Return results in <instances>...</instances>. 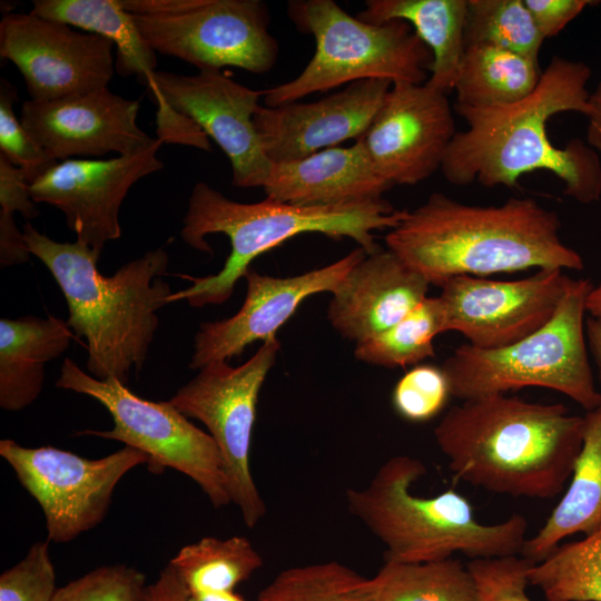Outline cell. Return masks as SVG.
I'll list each match as a JSON object with an SVG mask.
<instances>
[{"instance_id": "cell-1", "label": "cell", "mask_w": 601, "mask_h": 601, "mask_svg": "<svg viewBox=\"0 0 601 601\" xmlns=\"http://www.w3.org/2000/svg\"><path fill=\"white\" fill-rule=\"evenodd\" d=\"M590 67L554 56L535 89L504 106L471 108L454 104L467 128L451 141L441 171L452 185L477 181L485 187H514L521 176L546 170L564 184V195L581 204L601 198V160L579 138L564 147L551 142L548 120L561 112H590Z\"/></svg>"}, {"instance_id": "cell-2", "label": "cell", "mask_w": 601, "mask_h": 601, "mask_svg": "<svg viewBox=\"0 0 601 601\" xmlns=\"http://www.w3.org/2000/svg\"><path fill=\"white\" fill-rule=\"evenodd\" d=\"M560 228L559 215L533 198L474 206L433 193L406 211L385 243L430 285L441 287L460 275L583 269L581 255L561 240Z\"/></svg>"}, {"instance_id": "cell-3", "label": "cell", "mask_w": 601, "mask_h": 601, "mask_svg": "<svg viewBox=\"0 0 601 601\" xmlns=\"http://www.w3.org/2000/svg\"><path fill=\"white\" fill-rule=\"evenodd\" d=\"M584 416L562 403L490 394L451 407L434 428L455 477L489 492L549 500L580 453Z\"/></svg>"}, {"instance_id": "cell-4", "label": "cell", "mask_w": 601, "mask_h": 601, "mask_svg": "<svg viewBox=\"0 0 601 601\" xmlns=\"http://www.w3.org/2000/svg\"><path fill=\"white\" fill-rule=\"evenodd\" d=\"M28 250L49 269L68 305V326L86 339L87 370L98 380L126 385L140 372L158 328L157 311L173 294L162 279L169 257L162 248L145 253L111 276L97 267L101 252L76 240L56 242L27 221Z\"/></svg>"}, {"instance_id": "cell-5", "label": "cell", "mask_w": 601, "mask_h": 601, "mask_svg": "<svg viewBox=\"0 0 601 601\" xmlns=\"http://www.w3.org/2000/svg\"><path fill=\"white\" fill-rule=\"evenodd\" d=\"M406 211L384 198L333 206H297L269 198L239 203L199 181L188 200L181 239L194 249L211 253L205 237L221 233L229 238L231 252L217 274L186 276L191 285L173 293L169 303L187 300L193 307H204L226 302L256 257L305 233L348 237L373 254L381 248L374 231L394 228Z\"/></svg>"}, {"instance_id": "cell-6", "label": "cell", "mask_w": 601, "mask_h": 601, "mask_svg": "<svg viewBox=\"0 0 601 601\" xmlns=\"http://www.w3.org/2000/svg\"><path fill=\"white\" fill-rule=\"evenodd\" d=\"M426 473L422 461L396 455L384 462L363 489H348L346 502L385 546V561L422 563L460 552L471 560L519 555L528 521L512 514L503 522H479L471 503L453 489L425 497L412 485Z\"/></svg>"}, {"instance_id": "cell-7", "label": "cell", "mask_w": 601, "mask_h": 601, "mask_svg": "<svg viewBox=\"0 0 601 601\" xmlns=\"http://www.w3.org/2000/svg\"><path fill=\"white\" fill-rule=\"evenodd\" d=\"M593 285L571 278L552 319L501 348L464 344L444 361L451 396L466 401L524 387L556 391L591 411L601 405L585 337V299Z\"/></svg>"}, {"instance_id": "cell-8", "label": "cell", "mask_w": 601, "mask_h": 601, "mask_svg": "<svg viewBox=\"0 0 601 601\" xmlns=\"http://www.w3.org/2000/svg\"><path fill=\"white\" fill-rule=\"evenodd\" d=\"M287 16L298 31L313 36L315 52L296 78L263 90L266 107L359 80L420 85L428 79L432 53L404 21L368 23L332 0H292Z\"/></svg>"}, {"instance_id": "cell-9", "label": "cell", "mask_w": 601, "mask_h": 601, "mask_svg": "<svg viewBox=\"0 0 601 601\" xmlns=\"http://www.w3.org/2000/svg\"><path fill=\"white\" fill-rule=\"evenodd\" d=\"M155 52L198 70L236 67L262 75L273 69L278 43L260 0H120Z\"/></svg>"}, {"instance_id": "cell-10", "label": "cell", "mask_w": 601, "mask_h": 601, "mask_svg": "<svg viewBox=\"0 0 601 601\" xmlns=\"http://www.w3.org/2000/svg\"><path fill=\"white\" fill-rule=\"evenodd\" d=\"M56 386L88 395L110 413L114 427L78 434L122 442L148 456L152 473L174 469L190 477L214 508L231 503L220 452L210 434L195 426L169 401L152 402L115 378L98 380L66 358Z\"/></svg>"}, {"instance_id": "cell-11", "label": "cell", "mask_w": 601, "mask_h": 601, "mask_svg": "<svg viewBox=\"0 0 601 601\" xmlns=\"http://www.w3.org/2000/svg\"><path fill=\"white\" fill-rule=\"evenodd\" d=\"M279 348V341L273 338L237 367L227 361L209 363L168 400L209 431L221 455L231 503L239 508L247 528H254L266 513L250 472L249 454L259 391Z\"/></svg>"}, {"instance_id": "cell-12", "label": "cell", "mask_w": 601, "mask_h": 601, "mask_svg": "<svg viewBox=\"0 0 601 601\" xmlns=\"http://www.w3.org/2000/svg\"><path fill=\"white\" fill-rule=\"evenodd\" d=\"M0 455L46 518L48 541L70 542L106 516L118 482L148 456L125 445L97 460L53 446L24 447L0 441Z\"/></svg>"}, {"instance_id": "cell-13", "label": "cell", "mask_w": 601, "mask_h": 601, "mask_svg": "<svg viewBox=\"0 0 601 601\" xmlns=\"http://www.w3.org/2000/svg\"><path fill=\"white\" fill-rule=\"evenodd\" d=\"M141 83L156 105L165 104L186 116L215 140L230 161L234 186L265 185L273 162L254 124L263 90H253L220 70L195 75L155 71Z\"/></svg>"}, {"instance_id": "cell-14", "label": "cell", "mask_w": 601, "mask_h": 601, "mask_svg": "<svg viewBox=\"0 0 601 601\" xmlns=\"http://www.w3.org/2000/svg\"><path fill=\"white\" fill-rule=\"evenodd\" d=\"M107 39L32 12L6 13L0 56L16 65L36 101H52L106 88L114 75Z\"/></svg>"}, {"instance_id": "cell-15", "label": "cell", "mask_w": 601, "mask_h": 601, "mask_svg": "<svg viewBox=\"0 0 601 601\" xmlns=\"http://www.w3.org/2000/svg\"><path fill=\"white\" fill-rule=\"evenodd\" d=\"M570 280L561 269H539L518 280L452 277L439 296L445 331L461 333L481 349L509 346L552 319Z\"/></svg>"}, {"instance_id": "cell-16", "label": "cell", "mask_w": 601, "mask_h": 601, "mask_svg": "<svg viewBox=\"0 0 601 601\" xmlns=\"http://www.w3.org/2000/svg\"><path fill=\"white\" fill-rule=\"evenodd\" d=\"M156 138L146 149L110 159H67L33 181L35 203L59 209L78 242L101 252L121 236L119 210L134 184L164 168Z\"/></svg>"}, {"instance_id": "cell-17", "label": "cell", "mask_w": 601, "mask_h": 601, "mask_svg": "<svg viewBox=\"0 0 601 601\" xmlns=\"http://www.w3.org/2000/svg\"><path fill=\"white\" fill-rule=\"evenodd\" d=\"M456 132L445 91L426 82L396 83L357 140L388 183L416 185L441 169Z\"/></svg>"}, {"instance_id": "cell-18", "label": "cell", "mask_w": 601, "mask_h": 601, "mask_svg": "<svg viewBox=\"0 0 601 601\" xmlns=\"http://www.w3.org/2000/svg\"><path fill=\"white\" fill-rule=\"evenodd\" d=\"M366 255L362 247H356L339 260L292 277L262 275L249 268L244 275L247 292L242 307L231 317L199 325L189 367L199 370L213 362L227 361L256 341L276 338L277 329L303 300L317 293L333 294Z\"/></svg>"}, {"instance_id": "cell-19", "label": "cell", "mask_w": 601, "mask_h": 601, "mask_svg": "<svg viewBox=\"0 0 601 601\" xmlns=\"http://www.w3.org/2000/svg\"><path fill=\"white\" fill-rule=\"evenodd\" d=\"M140 104L107 87L52 101L27 100L20 121L29 136L53 160L70 157L120 156L154 144L137 125Z\"/></svg>"}, {"instance_id": "cell-20", "label": "cell", "mask_w": 601, "mask_h": 601, "mask_svg": "<svg viewBox=\"0 0 601 601\" xmlns=\"http://www.w3.org/2000/svg\"><path fill=\"white\" fill-rule=\"evenodd\" d=\"M392 82L366 79L313 102L259 106L254 124L273 164L295 161L338 144L361 138Z\"/></svg>"}, {"instance_id": "cell-21", "label": "cell", "mask_w": 601, "mask_h": 601, "mask_svg": "<svg viewBox=\"0 0 601 601\" xmlns=\"http://www.w3.org/2000/svg\"><path fill=\"white\" fill-rule=\"evenodd\" d=\"M430 284L390 249L380 248L354 265L327 308L332 326L362 342L392 327L426 297Z\"/></svg>"}, {"instance_id": "cell-22", "label": "cell", "mask_w": 601, "mask_h": 601, "mask_svg": "<svg viewBox=\"0 0 601 601\" xmlns=\"http://www.w3.org/2000/svg\"><path fill=\"white\" fill-rule=\"evenodd\" d=\"M361 140L308 157L273 164L263 186L266 198L297 206H333L382 199L392 188Z\"/></svg>"}, {"instance_id": "cell-23", "label": "cell", "mask_w": 601, "mask_h": 601, "mask_svg": "<svg viewBox=\"0 0 601 601\" xmlns=\"http://www.w3.org/2000/svg\"><path fill=\"white\" fill-rule=\"evenodd\" d=\"M73 335L67 322L49 316L0 321V406L20 411L40 395L45 365L60 356Z\"/></svg>"}, {"instance_id": "cell-24", "label": "cell", "mask_w": 601, "mask_h": 601, "mask_svg": "<svg viewBox=\"0 0 601 601\" xmlns=\"http://www.w3.org/2000/svg\"><path fill=\"white\" fill-rule=\"evenodd\" d=\"M601 529V405L587 411L580 453L571 482L552 513L524 542L521 555L539 563L560 542L575 533L589 535Z\"/></svg>"}, {"instance_id": "cell-25", "label": "cell", "mask_w": 601, "mask_h": 601, "mask_svg": "<svg viewBox=\"0 0 601 601\" xmlns=\"http://www.w3.org/2000/svg\"><path fill=\"white\" fill-rule=\"evenodd\" d=\"M466 13L467 0H367L356 17L375 24L408 23L432 53L426 83L446 92L454 88L465 50Z\"/></svg>"}, {"instance_id": "cell-26", "label": "cell", "mask_w": 601, "mask_h": 601, "mask_svg": "<svg viewBox=\"0 0 601 601\" xmlns=\"http://www.w3.org/2000/svg\"><path fill=\"white\" fill-rule=\"evenodd\" d=\"M30 12L98 35L117 49L116 70L142 82L156 71V52L120 0H33Z\"/></svg>"}, {"instance_id": "cell-27", "label": "cell", "mask_w": 601, "mask_h": 601, "mask_svg": "<svg viewBox=\"0 0 601 601\" xmlns=\"http://www.w3.org/2000/svg\"><path fill=\"white\" fill-rule=\"evenodd\" d=\"M539 63L486 43L465 47L454 85L456 105L489 108L516 102L536 87Z\"/></svg>"}, {"instance_id": "cell-28", "label": "cell", "mask_w": 601, "mask_h": 601, "mask_svg": "<svg viewBox=\"0 0 601 601\" xmlns=\"http://www.w3.org/2000/svg\"><path fill=\"white\" fill-rule=\"evenodd\" d=\"M188 594L234 591L263 565V558L245 536H206L185 545L169 562Z\"/></svg>"}, {"instance_id": "cell-29", "label": "cell", "mask_w": 601, "mask_h": 601, "mask_svg": "<svg viewBox=\"0 0 601 601\" xmlns=\"http://www.w3.org/2000/svg\"><path fill=\"white\" fill-rule=\"evenodd\" d=\"M373 580L378 601H479L467 566L452 558L422 563L385 561Z\"/></svg>"}, {"instance_id": "cell-30", "label": "cell", "mask_w": 601, "mask_h": 601, "mask_svg": "<svg viewBox=\"0 0 601 601\" xmlns=\"http://www.w3.org/2000/svg\"><path fill=\"white\" fill-rule=\"evenodd\" d=\"M528 578L546 601H601V529L559 545Z\"/></svg>"}, {"instance_id": "cell-31", "label": "cell", "mask_w": 601, "mask_h": 601, "mask_svg": "<svg viewBox=\"0 0 601 601\" xmlns=\"http://www.w3.org/2000/svg\"><path fill=\"white\" fill-rule=\"evenodd\" d=\"M445 331V315L440 297H426L398 323L356 343L355 357L387 368L416 365L434 357V338Z\"/></svg>"}, {"instance_id": "cell-32", "label": "cell", "mask_w": 601, "mask_h": 601, "mask_svg": "<svg viewBox=\"0 0 601 601\" xmlns=\"http://www.w3.org/2000/svg\"><path fill=\"white\" fill-rule=\"evenodd\" d=\"M256 601H378L373 578L327 561L280 571Z\"/></svg>"}, {"instance_id": "cell-33", "label": "cell", "mask_w": 601, "mask_h": 601, "mask_svg": "<svg viewBox=\"0 0 601 601\" xmlns=\"http://www.w3.org/2000/svg\"><path fill=\"white\" fill-rule=\"evenodd\" d=\"M544 40L524 0H467L465 47L492 45L539 63Z\"/></svg>"}, {"instance_id": "cell-34", "label": "cell", "mask_w": 601, "mask_h": 601, "mask_svg": "<svg viewBox=\"0 0 601 601\" xmlns=\"http://www.w3.org/2000/svg\"><path fill=\"white\" fill-rule=\"evenodd\" d=\"M450 387L442 367L416 365L396 383L392 403L396 413L410 422H425L445 406Z\"/></svg>"}, {"instance_id": "cell-35", "label": "cell", "mask_w": 601, "mask_h": 601, "mask_svg": "<svg viewBox=\"0 0 601 601\" xmlns=\"http://www.w3.org/2000/svg\"><path fill=\"white\" fill-rule=\"evenodd\" d=\"M146 587L140 571L105 565L58 588L52 601H144Z\"/></svg>"}, {"instance_id": "cell-36", "label": "cell", "mask_w": 601, "mask_h": 601, "mask_svg": "<svg viewBox=\"0 0 601 601\" xmlns=\"http://www.w3.org/2000/svg\"><path fill=\"white\" fill-rule=\"evenodd\" d=\"M16 87L4 77L0 80V152L19 167L31 185L57 161L29 136L13 112Z\"/></svg>"}, {"instance_id": "cell-37", "label": "cell", "mask_w": 601, "mask_h": 601, "mask_svg": "<svg viewBox=\"0 0 601 601\" xmlns=\"http://www.w3.org/2000/svg\"><path fill=\"white\" fill-rule=\"evenodd\" d=\"M49 541L36 542L27 555L0 575V601H52L56 572Z\"/></svg>"}, {"instance_id": "cell-38", "label": "cell", "mask_w": 601, "mask_h": 601, "mask_svg": "<svg viewBox=\"0 0 601 601\" xmlns=\"http://www.w3.org/2000/svg\"><path fill=\"white\" fill-rule=\"evenodd\" d=\"M531 560L509 555L473 559L466 566L473 577L479 601H531L526 594Z\"/></svg>"}, {"instance_id": "cell-39", "label": "cell", "mask_w": 601, "mask_h": 601, "mask_svg": "<svg viewBox=\"0 0 601 601\" xmlns=\"http://www.w3.org/2000/svg\"><path fill=\"white\" fill-rule=\"evenodd\" d=\"M29 186L24 173L0 152V210L19 213L28 220L39 216Z\"/></svg>"}, {"instance_id": "cell-40", "label": "cell", "mask_w": 601, "mask_h": 601, "mask_svg": "<svg viewBox=\"0 0 601 601\" xmlns=\"http://www.w3.org/2000/svg\"><path fill=\"white\" fill-rule=\"evenodd\" d=\"M538 30L544 39L559 35L588 6L590 0H524Z\"/></svg>"}, {"instance_id": "cell-41", "label": "cell", "mask_w": 601, "mask_h": 601, "mask_svg": "<svg viewBox=\"0 0 601 601\" xmlns=\"http://www.w3.org/2000/svg\"><path fill=\"white\" fill-rule=\"evenodd\" d=\"M30 253L13 215L0 210V264L1 267L24 264Z\"/></svg>"}, {"instance_id": "cell-42", "label": "cell", "mask_w": 601, "mask_h": 601, "mask_svg": "<svg viewBox=\"0 0 601 601\" xmlns=\"http://www.w3.org/2000/svg\"><path fill=\"white\" fill-rule=\"evenodd\" d=\"M144 601H188V591L175 568L168 563L156 582L146 587Z\"/></svg>"}, {"instance_id": "cell-43", "label": "cell", "mask_w": 601, "mask_h": 601, "mask_svg": "<svg viewBox=\"0 0 601 601\" xmlns=\"http://www.w3.org/2000/svg\"><path fill=\"white\" fill-rule=\"evenodd\" d=\"M590 112L587 126L585 142L601 154V81L589 97Z\"/></svg>"}, {"instance_id": "cell-44", "label": "cell", "mask_w": 601, "mask_h": 601, "mask_svg": "<svg viewBox=\"0 0 601 601\" xmlns=\"http://www.w3.org/2000/svg\"><path fill=\"white\" fill-rule=\"evenodd\" d=\"M587 344L598 368L601 382V321L588 317L585 319Z\"/></svg>"}, {"instance_id": "cell-45", "label": "cell", "mask_w": 601, "mask_h": 601, "mask_svg": "<svg viewBox=\"0 0 601 601\" xmlns=\"http://www.w3.org/2000/svg\"><path fill=\"white\" fill-rule=\"evenodd\" d=\"M188 601H247L235 591L200 592L188 594Z\"/></svg>"}, {"instance_id": "cell-46", "label": "cell", "mask_w": 601, "mask_h": 601, "mask_svg": "<svg viewBox=\"0 0 601 601\" xmlns=\"http://www.w3.org/2000/svg\"><path fill=\"white\" fill-rule=\"evenodd\" d=\"M585 312L590 317L601 321V282L589 292L585 299Z\"/></svg>"}]
</instances>
